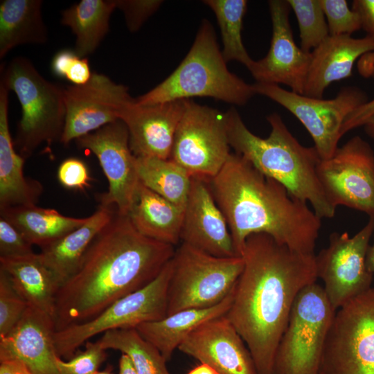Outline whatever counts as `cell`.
Segmentation results:
<instances>
[{
  "label": "cell",
  "instance_id": "cell-17",
  "mask_svg": "<svg viewBox=\"0 0 374 374\" xmlns=\"http://www.w3.org/2000/svg\"><path fill=\"white\" fill-rule=\"evenodd\" d=\"M272 22V37L265 57L253 60L248 68L257 82L288 86L303 94L311 62V52L299 47L290 23L291 8L286 0L268 1Z\"/></svg>",
  "mask_w": 374,
  "mask_h": 374
},
{
  "label": "cell",
  "instance_id": "cell-51",
  "mask_svg": "<svg viewBox=\"0 0 374 374\" xmlns=\"http://www.w3.org/2000/svg\"><path fill=\"white\" fill-rule=\"evenodd\" d=\"M95 374H114L112 372V369L109 366H107L105 370L102 371H97Z\"/></svg>",
  "mask_w": 374,
  "mask_h": 374
},
{
  "label": "cell",
  "instance_id": "cell-15",
  "mask_svg": "<svg viewBox=\"0 0 374 374\" xmlns=\"http://www.w3.org/2000/svg\"><path fill=\"white\" fill-rule=\"evenodd\" d=\"M64 96L66 117L60 140L64 145L120 120L135 100L126 86L98 73H92L86 84L64 87Z\"/></svg>",
  "mask_w": 374,
  "mask_h": 374
},
{
  "label": "cell",
  "instance_id": "cell-5",
  "mask_svg": "<svg viewBox=\"0 0 374 374\" xmlns=\"http://www.w3.org/2000/svg\"><path fill=\"white\" fill-rule=\"evenodd\" d=\"M253 84L231 73L211 22L203 19L195 41L178 67L163 82L135 99L141 105L211 97L242 106L256 95Z\"/></svg>",
  "mask_w": 374,
  "mask_h": 374
},
{
  "label": "cell",
  "instance_id": "cell-41",
  "mask_svg": "<svg viewBox=\"0 0 374 374\" xmlns=\"http://www.w3.org/2000/svg\"><path fill=\"white\" fill-rule=\"evenodd\" d=\"M373 116H374V98L357 107L348 116L343 125L342 135L355 128L363 126Z\"/></svg>",
  "mask_w": 374,
  "mask_h": 374
},
{
  "label": "cell",
  "instance_id": "cell-48",
  "mask_svg": "<svg viewBox=\"0 0 374 374\" xmlns=\"http://www.w3.org/2000/svg\"><path fill=\"white\" fill-rule=\"evenodd\" d=\"M187 374H216L215 371L208 365L200 363L189 371Z\"/></svg>",
  "mask_w": 374,
  "mask_h": 374
},
{
  "label": "cell",
  "instance_id": "cell-25",
  "mask_svg": "<svg viewBox=\"0 0 374 374\" xmlns=\"http://www.w3.org/2000/svg\"><path fill=\"white\" fill-rule=\"evenodd\" d=\"M184 212L139 181L127 216L143 235L175 247L180 242Z\"/></svg>",
  "mask_w": 374,
  "mask_h": 374
},
{
  "label": "cell",
  "instance_id": "cell-35",
  "mask_svg": "<svg viewBox=\"0 0 374 374\" xmlns=\"http://www.w3.org/2000/svg\"><path fill=\"white\" fill-rule=\"evenodd\" d=\"M28 307L14 289L7 273L0 269V337L8 335L15 328Z\"/></svg>",
  "mask_w": 374,
  "mask_h": 374
},
{
  "label": "cell",
  "instance_id": "cell-37",
  "mask_svg": "<svg viewBox=\"0 0 374 374\" xmlns=\"http://www.w3.org/2000/svg\"><path fill=\"white\" fill-rule=\"evenodd\" d=\"M106 358V350L98 340L87 341L84 350L77 351L67 361L59 357L57 365L62 374H95Z\"/></svg>",
  "mask_w": 374,
  "mask_h": 374
},
{
  "label": "cell",
  "instance_id": "cell-18",
  "mask_svg": "<svg viewBox=\"0 0 374 374\" xmlns=\"http://www.w3.org/2000/svg\"><path fill=\"white\" fill-rule=\"evenodd\" d=\"M178 349L216 374H258L247 346L225 315L200 325Z\"/></svg>",
  "mask_w": 374,
  "mask_h": 374
},
{
  "label": "cell",
  "instance_id": "cell-39",
  "mask_svg": "<svg viewBox=\"0 0 374 374\" xmlns=\"http://www.w3.org/2000/svg\"><path fill=\"white\" fill-rule=\"evenodd\" d=\"M114 1L116 8L123 12L127 26L131 32L137 31L162 3L161 1L149 0Z\"/></svg>",
  "mask_w": 374,
  "mask_h": 374
},
{
  "label": "cell",
  "instance_id": "cell-13",
  "mask_svg": "<svg viewBox=\"0 0 374 374\" xmlns=\"http://www.w3.org/2000/svg\"><path fill=\"white\" fill-rule=\"evenodd\" d=\"M374 233V217L353 236L333 233L328 246L315 255L317 277L332 308L337 310L371 288L373 274L366 254Z\"/></svg>",
  "mask_w": 374,
  "mask_h": 374
},
{
  "label": "cell",
  "instance_id": "cell-24",
  "mask_svg": "<svg viewBox=\"0 0 374 374\" xmlns=\"http://www.w3.org/2000/svg\"><path fill=\"white\" fill-rule=\"evenodd\" d=\"M113 208L100 204L84 224L41 248L38 256L58 289L75 272L93 240L110 222L116 212Z\"/></svg>",
  "mask_w": 374,
  "mask_h": 374
},
{
  "label": "cell",
  "instance_id": "cell-19",
  "mask_svg": "<svg viewBox=\"0 0 374 374\" xmlns=\"http://www.w3.org/2000/svg\"><path fill=\"white\" fill-rule=\"evenodd\" d=\"M180 242L216 257L237 256L225 217L206 179L191 178Z\"/></svg>",
  "mask_w": 374,
  "mask_h": 374
},
{
  "label": "cell",
  "instance_id": "cell-7",
  "mask_svg": "<svg viewBox=\"0 0 374 374\" xmlns=\"http://www.w3.org/2000/svg\"><path fill=\"white\" fill-rule=\"evenodd\" d=\"M171 262L167 315L219 304L233 290L244 268L242 256L216 257L182 242Z\"/></svg>",
  "mask_w": 374,
  "mask_h": 374
},
{
  "label": "cell",
  "instance_id": "cell-23",
  "mask_svg": "<svg viewBox=\"0 0 374 374\" xmlns=\"http://www.w3.org/2000/svg\"><path fill=\"white\" fill-rule=\"evenodd\" d=\"M9 90L0 82V209L36 205L42 186L24 175L25 159L15 150L8 121Z\"/></svg>",
  "mask_w": 374,
  "mask_h": 374
},
{
  "label": "cell",
  "instance_id": "cell-45",
  "mask_svg": "<svg viewBox=\"0 0 374 374\" xmlns=\"http://www.w3.org/2000/svg\"><path fill=\"white\" fill-rule=\"evenodd\" d=\"M0 374H33L20 360L10 359L0 361Z\"/></svg>",
  "mask_w": 374,
  "mask_h": 374
},
{
  "label": "cell",
  "instance_id": "cell-43",
  "mask_svg": "<svg viewBox=\"0 0 374 374\" xmlns=\"http://www.w3.org/2000/svg\"><path fill=\"white\" fill-rule=\"evenodd\" d=\"M89 62L87 57H78L68 69L65 79L70 81L73 84L81 85L86 84L91 78Z\"/></svg>",
  "mask_w": 374,
  "mask_h": 374
},
{
  "label": "cell",
  "instance_id": "cell-42",
  "mask_svg": "<svg viewBox=\"0 0 374 374\" xmlns=\"http://www.w3.org/2000/svg\"><path fill=\"white\" fill-rule=\"evenodd\" d=\"M352 9L359 15L366 35L374 39V0H354Z\"/></svg>",
  "mask_w": 374,
  "mask_h": 374
},
{
  "label": "cell",
  "instance_id": "cell-32",
  "mask_svg": "<svg viewBox=\"0 0 374 374\" xmlns=\"http://www.w3.org/2000/svg\"><path fill=\"white\" fill-rule=\"evenodd\" d=\"M98 341L105 350H116L127 355L136 374H170L167 361L159 350L134 328L107 331Z\"/></svg>",
  "mask_w": 374,
  "mask_h": 374
},
{
  "label": "cell",
  "instance_id": "cell-4",
  "mask_svg": "<svg viewBox=\"0 0 374 374\" xmlns=\"http://www.w3.org/2000/svg\"><path fill=\"white\" fill-rule=\"evenodd\" d=\"M230 146L264 175L283 185L296 198L310 203L322 218L335 215L320 183L317 168L321 159L313 147L301 145L278 113L267 120L271 132L263 139L252 133L233 107L226 112Z\"/></svg>",
  "mask_w": 374,
  "mask_h": 374
},
{
  "label": "cell",
  "instance_id": "cell-40",
  "mask_svg": "<svg viewBox=\"0 0 374 374\" xmlns=\"http://www.w3.org/2000/svg\"><path fill=\"white\" fill-rule=\"evenodd\" d=\"M59 182L69 189L82 190L89 186V174L87 165L80 159L67 158L57 169Z\"/></svg>",
  "mask_w": 374,
  "mask_h": 374
},
{
  "label": "cell",
  "instance_id": "cell-46",
  "mask_svg": "<svg viewBox=\"0 0 374 374\" xmlns=\"http://www.w3.org/2000/svg\"><path fill=\"white\" fill-rule=\"evenodd\" d=\"M357 69L362 76L374 79V51L364 54L358 60Z\"/></svg>",
  "mask_w": 374,
  "mask_h": 374
},
{
  "label": "cell",
  "instance_id": "cell-2",
  "mask_svg": "<svg viewBox=\"0 0 374 374\" xmlns=\"http://www.w3.org/2000/svg\"><path fill=\"white\" fill-rule=\"evenodd\" d=\"M175 247L141 234L116 210L91 242L75 272L58 289L55 331L87 321L151 283Z\"/></svg>",
  "mask_w": 374,
  "mask_h": 374
},
{
  "label": "cell",
  "instance_id": "cell-12",
  "mask_svg": "<svg viewBox=\"0 0 374 374\" xmlns=\"http://www.w3.org/2000/svg\"><path fill=\"white\" fill-rule=\"evenodd\" d=\"M253 86L256 94L269 98L297 118L312 136L321 160L337 149L348 116L368 101L366 92L355 86L342 87L332 99L309 97L274 84L256 82Z\"/></svg>",
  "mask_w": 374,
  "mask_h": 374
},
{
  "label": "cell",
  "instance_id": "cell-33",
  "mask_svg": "<svg viewBox=\"0 0 374 374\" xmlns=\"http://www.w3.org/2000/svg\"><path fill=\"white\" fill-rule=\"evenodd\" d=\"M215 13L220 29L226 62L237 61L247 69L253 60L247 51L242 39L243 18L247 6L245 0H206L203 1Z\"/></svg>",
  "mask_w": 374,
  "mask_h": 374
},
{
  "label": "cell",
  "instance_id": "cell-27",
  "mask_svg": "<svg viewBox=\"0 0 374 374\" xmlns=\"http://www.w3.org/2000/svg\"><path fill=\"white\" fill-rule=\"evenodd\" d=\"M0 269L7 273L14 289L28 306L44 312L54 321L58 287L38 253L21 258H0Z\"/></svg>",
  "mask_w": 374,
  "mask_h": 374
},
{
  "label": "cell",
  "instance_id": "cell-20",
  "mask_svg": "<svg viewBox=\"0 0 374 374\" xmlns=\"http://www.w3.org/2000/svg\"><path fill=\"white\" fill-rule=\"evenodd\" d=\"M185 100L141 105L135 100L121 113L129 144L136 157L168 159L175 134L182 116Z\"/></svg>",
  "mask_w": 374,
  "mask_h": 374
},
{
  "label": "cell",
  "instance_id": "cell-11",
  "mask_svg": "<svg viewBox=\"0 0 374 374\" xmlns=\"http://www.w3.org/2000/svg\"><path fill=\"white\" fill-rule=\"evenodd\" d=\"M230 148L226 113L185 99L169 159L191 177L208 180L222 168Z\"/></svg>",
  "mask_w": 374,
  "mask_h": 374
},
{
  "label": "cell",
  "instance_id": "cell-22",
  "mask_svg": "<svg viewBox=\"0 0 374 374\" xmlns=\"http://www.w3.org/2000/svg\"><path fill=\"white\" fill-rule=\"evenodd\" d=\"M372 51L374 39L368 35L355 38L348 35H330L311 51L303 95L323 98L331 83L350 77L356 60Z\"/></svg>",
  "mask_w": 374,
  "mask_h": 374
},
{
  "label": "cell",
  "instance_id": "cell-49",
  "mask_svg": "<svg viewBox=\"0 0 374 374\" xmlns=\"http://www.w3.org/2000/svg\"><path fill=\"white\" fill-rule=\"evenodd\" d=\"M366 265L368 269L374 274V241L370 245L366 254Z\"/></svg>",
  "mask_w": 374,
  "mask_h": 374
},
{
  "label": "cell",
  "instance_id": "cell-30",
  "mask_svg": "<svg viewBox=\"0 0 374 374\" xmlns=\"http://www.w3.org/2000/svg\"><path fill=\"white\" fill-rule=\"evenodd\" d=\"M114 0H82L62 12L61 23L75 35L74 52L82 58L95 52L109 30Z\"/></svg>",
  "mask_w": 374,
  "mask_h": 374
},
{
  "label": "cell",
  "instance_id": "cell-26",
  "mask_svg": "<svg viewBox=\"0 0 374 374\" xmlns=\"http://www.w3.org/2000/svg\"><path fill=\"white\" fill-rule=\"evenodd\" d=\"M234 289L215 306L180 310L161 320L142 323L136 330L156 347L168 362L174 350L190 332L206 321L226 314L233 301Z\"/></svg>",
  "mask_w": 374,
  "mask_h": 374
},
{
  "label": "cell",
  "instance_id": "cell-14",
  "mask_svg": "<svg viewBox=\"0 0 374 374\" xmlns=\"http://www.w3.org/2000/svg\"><path fill=\"white\" fill-rule=\"evenodd\" d=\"M317 174L329 202L374 217V151L359 136L338 147L321 160Z\"/></svg>",
  "mask_w": 374,
  "mask_h": 374
},
{
  "label": "cell",
  "instance_id": "cell-28",
  "mask_svg": "<svg viewBox=\"0 0 374 374\" xmlns=\"http://www.w3.org/2000/svg\"><path fill=\"white\" fill-rule=\"evenodd\" d=\"M41 0H3L0 3V59L19 45L48 40Z\"/></svg>",
  "mask_w": 374,
  "mask_h": 374
},
{
  "label": "cell",
  "instance_id": "cell-29",
  "mask_svg": "<svg viewBox=\"0 0 374 374\" xmlns=\"http://www.w3.org/2000/svg\"><path fill=\"white\" fill-rule=\"evenodd\" d=\"M0 216L12 223L32 244L40 248L81 226L86 218L63 215L54 209L36 205L0 209Z\"/></svg>",
  "mask_w": 374,
  "mask_h": 374
},
{
  "label": "cell",
  "instance_id": "cell-21",
  "mask_svg": "<svg viewBox=\"0 0 374 374\" xmlns=\"http://www.w3.org/2000/svg\"><path fill=\"white\" fill-rule=\"evenodd\" d=\"M53 319L28 306L15 328L0 337V361L17 359L33 374H62L57 365Z\"/></svg>",
  "mask_w": 374,
  "mask_h": 374
},
{
  "label": "cell",
  "instance_id": "cell-31",
  "mask_svg": "<svg viewBox=\"0 0 374 374\" xmlns=\"http://www.w3.org/2000/svg\"><path fill=\"white\" fill-rule=\"evenodd\" d=\"M136 164L141 183L184 210L192 178L184 168L169 159L136 157Z\"/></svg>",
  "mask_w": 374,
  "mask_h": 374
},
{
  "label": "cell",
  "instance_id": "cell-6",
  "mask_svg": "<svg viewBox=\"0 0 374 374\" xmlns=\"http://www.w3.org/2000/svg\"><path fill=\"white\" fill-rule=\"evenodd\" d=\"M1 80L16 94L21 107L14 145L25 159L45 143L49 148L63 133L64 87L45 79L27 58H13L1 69Z\"/></svg>",
  "mask_w": 374,
  "mask_h": 374
},
{
  "label": "cell",
  "instance_id": "cell-34",
  "mask_svg": "<svg viewBox=\"0 0 374 374\" xmlns=\"http://www.w3.org/2000/svg\"><path fill=\"white\" fill-rule=\"evenodd\" d=\"M298 22L301 48L311 52L329 35L320 0H287Z\"/></svg>",
  "mask_w": 374,
  "mask_h": 374
},
{
  "label": "cell",
  "instance_id": "cell-36",
  "mask_svg": "<svg viewBox=\"0 0 374 374\" xmlns=\"http://www.w3.org/2000/svg\"><path fill=\"white\" fill-rule=\"evenodd\" d=\"M330 35H351L362 28L359 15L346 0H320Z\"/></svg>",
  "mask_w": 374,
  "mask_h": 374
},
{
  "label": "cell",
  "instance_id": "cell-44",
  "mask_svg": "<svg viewBox=\"0 0 374 374\" xmlns=\"http://www.w3.org/2000/svg\"><path fill=\"white\" fill-rule=\"evenodd\" d=\"M79 56L71 50H62L57 52L51 62V70L57 77L64 78L71 64Z\"/></svg>",
  "mask_w": 374,
  "mask_h": 374
},
{
  "label": "cell",
  "instance_id": "cell-10",
  "mask_svg": "<svg viewBox=\"0 0 374 374\" xmlns=\"http://www.w3.org/2000/svg\"><path fill=\"white\" fill-rule=\"evenodd\" d=\"M319 374H374V288L336 310Z\"/></svg>",
  "mask_w": 374,
  "mask_h": 374
},
{
  "label": "cell",
  "instance_id": "cell-47",
  "mask_svg": "<svg viewBox=\"0 0 374 374\" xmlns=\"http://www.w3.org/2000/svg\"><path fill=\"white\" fill-rule=\"evenodd\" d=\"M118 374H136L130 358L123 353L119 359Z\"/></svg>",
  "mask_w": 374,
  "mask_h": 374
},
{
  "label": "cell",
  "instance_id": "cell-16",
  "mask_svg": "<svg viewBox=\"0 0 374 374\" xmlns=\"http://www.w3.org/2000/svg\"><path fill=\"white\" fill-rule=\"evenodd\" d=\"M75 141L80 148L95 154L107 179L108 191L100 203L127 215L140 181L125 123L118 120Z\"/></svg>",
  "mask_w": 374,
  "mask_h": 374
},
{
  "label": "cell",
  "instance_id": "cell-50",
  "mask_svg": "<svg viewBox=\"0 0 374 374\" xmlns=\"http://www.w3.org/2000/svg\"><path fill=\"white\" fill-rule=\"evenodd\" d=\"M366 134L371 138L374 139V116L371 117L363 125Z\"/></svg>",
  "mask_w": 374,
  "mask_h": 374
},
{
  "label": "cell",
  "instance_id": "cell-8",
  "mask_svg": "<svg viewBox=\"0 0 374 374\" xmlns=\"http://www.w3.org/2000/svg\"><path fill=\"white\" fill-rule=\"evenodd\" d=\"M335 312L317 282L299 292L276 348L274 374H319Z\"/></svg>",
  "mask_w": 374,
  "mask_h": 374
},
{
  "label": "cell",
  "instance_id": "cell-1",
  "mask_svg": "<svg viewBox=\"0 0 374 374\" xmlns=\"http://www.w3.org/2000/svg\"><path fill=\"white\" fill-rule=\"evenodd\" d=\"M241 256L244 268L225 317L247 346L258 374H274L276 348L294 301L318 278L315 253L254 233L247 238Z\"/></svg>",
  "mask_w": 374,
  "mask_h": 374
},
{
  "label": "cell",
  "instance_id": "cell-38",
  "mask_svg": "<svg viewBox=\"0 0 374 374\" xmlns=\"http://www.w3.org/2000/svg\"><path fill=\"white\" fill-rule=\"evenodd\" d=\"M33 245L8 220L0 216V258H16L35 253Z\"/></svg>",
  "mask_w": 374,
  "mask_h": 374
},
{
  "label": "cell",
  "instance_id": "cell-9",
  "mask_svg": "<svg viewBox=\"0 0 374 374\" xmlns=\"http://www.w3.org/2000/svg\"><path fill=\"white\" fill-rule=\"evenodd\" d=\"M171 274L170 259L159 274L144 287L116 301L87 321L55 331L53 340L58 356L68 360L80 346L95 335L112 330L136 329L142 323L166 317Z\"/></svg>",
  "mask_w": 374,
  "mask_h": 374
},
{
  "label": "cell",
  "instance_id": "cell-3",
  "mask_svg": "<svg viewBox=\"0 0 374 374\" xmlns=\"http://www.w3.org/2000/svg\"><path fill=\"white\" fill-rule=\"evenodd\" d=\"M207 182L225 217L237 256H242L247 238L254 233L267 234L294 251L314 253L321 219L308 203L242 156L231 153Z\"/></svg>",
  "mask_w": 374,
  "mask_h": 374
}]
</instances>
